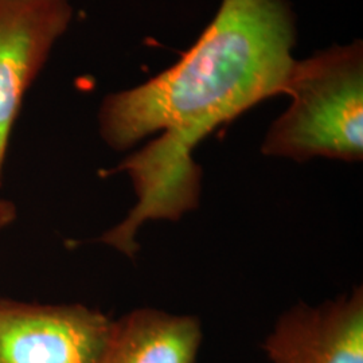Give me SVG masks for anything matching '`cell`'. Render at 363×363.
I'll return each mask as SVG.
<instances>
[{"label": "cell", "instance_id": "cell-4", "mask_svg": "<svg viewBox=\"0 0 363 363\" xmlns=\"http://www.w3.org/2000/svg\"><path fill=\"white\" fill-rule=\"evenodd\" d=\"M72 15L69 0H0V187L25 94Z\"/></svg>", "mask_w": 363, "mask_h": 363}, {"label": "cell", "instance_id": "cell-3", "mask_svg": "<svg viewBox=\"0 0 363 363\" xmlns=\"http://www.w3.org/2000/svg\"><path fill=\"white\" fill-rule=\"evenodd\" d=\"M112 327L84 304L0 298V363H100Z\"/></svg>", "mask_w": 363, "mask_h": 363}, {"label": "cell", "instance_id": "cell-2", "mask_svg": "<svg viewBox=\"0 0 363 363\" xmlns=\"http://www.w3.org/2000/svg\"><path fill=\"white\" fill-rule=\"evenodd\" d=\"M292 104L268 132L262 152L298 162L363 157L362 42L296 61L286 84Z\"/></svg>", "mask_w": 363, "mask_h": 363}, {"label": "cell", "instance_id": "cell-5", "mask_svg": "<svg viewBox=\"0 0 363 363\" xmlns=\"http://www.w3.org/2000/svg\"><path fill=\"white\" fill-rule=\"evenodd\" d=\"M262 349L271 363H363V291L283 313Z\"/></svg>", "mask_w": 363, "mask_h": 363}, {"label": "cell", "instance_id": "cell-6", "mask_svg": "<svg viewBox=\"0 0 363 363\" xmlns=\"http://www.w3.org/2000/svg\"><path fill=\"white\" fill-rule=\"evenodd\" d=\"M201 343L198 318L140 308L113 320L100 363H195Z\"/></svg>", "mask_w": 363, "mask_h": 363}, {"label": "cell", "instance_id": "cell-1", "mask_svg": "<svg viewBox=\"0 0 363 363\" xmlns=\"http://www.w3.org/2000/svg\"><path fill=\"white\" fill-rule=\"evenodd\" d=\"M295 19L286 0H222L203 34L166 72L105 97L100 133L125 151L162 135L113 169L125 172L136 205L115 226L133 242L148 220H179L198 206L201 169L193 151L208 135L252 106L286 94L295 60Z\"/></svg>", "mask_w": 363, "mask_h": 363}, {"label": "cell", "instance_id": "cell-7", "mask_svg": "<svg viewBox=\"0 0 363 363\" xmlns=\"http://www.w3.org/2000/svg\"><path fill=\"white\" fill-rule=\"evenodd\" d=\"M16 220V206L11 201L0 198V229L7 228Z\"/></svg>", "mask_w": 363, "mask_h": 363}]
</instances>
